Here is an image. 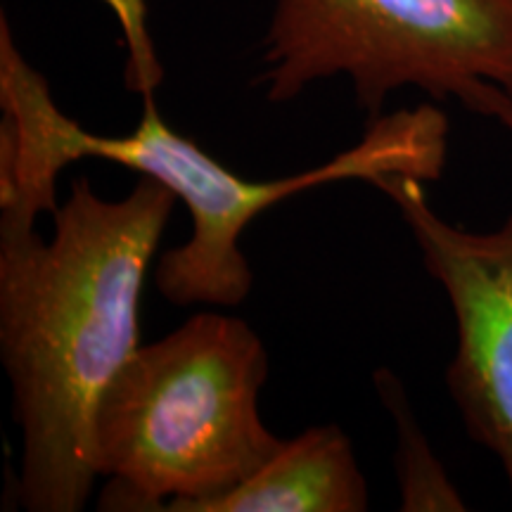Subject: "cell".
I'll return each mask as SVG.
<instances>
[{"label": "cell", "instance_id": "6da1fadb", "mask_svg": "<svg viewBox=\"0 0 512 512\" xmlns=\"http://www.w3.org/2000/svg\"><path fill=\"white\" fill-rule=\"evenodd\" d=\"M178 197L140 176L119 200L76 178L53 238L0 223V358L22 432L15 503L86 508L98 403L140 337V299Z\"/></svg>", "mask_w": 512, "mask_h": 512}, {"label": "cell", "instance_id": "7a4b0ae2", "mask_svg": "<svg viewBox=\"0 0 512 512\" xmlns=\"http://www.w3.org/2000/svg\"><path fill=\"white\" fill-rule=\"evenodd\" d=\"M143 95V117L126 136H100L67 117L17 48L0 17V223L36 226L57 209V178L81 159H105L166 185L188 207L192 235L162 252L155 285L176 306H240L254 273L240 240L256 216L297 192L339 181L373 183L384 174L439 181L448 157V119L434 105L368 119L354 147L316 169L275 181H249L200 145L176 133L157 110L155 88Z\"/></svg>", "mask_w": 512, "mask_h": 512}, {"label": "cell", "instance_id": "3957f363", "mask_svg": "<svg viewBox=\"0 0 512 512\" xmlns=\"http://www.w3.org/2000/svg\"><path fill=\"white\" fill-rule=\"evenodd\" d=\"M268 354L226 313H195L143 344L105 389L93 420L100 510L192 512L271 460L285 439L261 420Z\"/></svg>", "mask_w": 512, "mask_h": 512}, {"label": "cell", "instance_id": "277c9868", "mask_svg": "<svg viewBox=\"0 0 512 512\" xmlns=\"http://www.w3.org/2000/svg\"><path fill=\"white\" fill-rule=\"evenodd\" d=\"M328 79L368 119L418 88L512 133V0H273L256 86L285 105Z\"/></svg>", "mask_w": 512, "mask_h": 512}, {"label": "cell", "instance_id": "5b68a950", "mask_svg": "<svg viewBox=\"0 0 512 512\" xmlns=\"http://www.w3.org/2000/svg\"><path fill=\"white\" fill-rule=\"evenodd\" d=\"M399 209L430 278L456 320L446 389L475 444L494 453L512 496V214L494 230L441 219L425 185L406 174L373 183Z\"/></svg>", "mask_w": 512, "mask_h": 512}, {"label": "cell", "instance_id": "8992f818", "mask_svg": "<svg viewBox=\"0 0 512 512\" xmlns=\"http://www.w3.org/2000/svg\"><path fill=\"white\" fill-rule=\"evenodd\" d=\"M368 482L342 427L316 425L290 441L264 467L192 512H363Z\"/></svg>", "mask_w": 512, "mask_h": 512}, {"label": "cell", "instance_id": "52a82bcc", "mask_svg": "<svg viewBox=\"0 0 512 512\" xmlns=\"http://www.w3.org/2000/svg\"><path fill=\"white\" fill-rule=\"evenodd\" d=\"M377 396L396 425V479H399L403 512H460L467 510L451 477L415 418L406 387L389 368L375 370Z\"/></svg>", "mask_w": 512, "mask_h": 512}]
</instances>
